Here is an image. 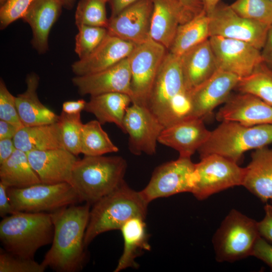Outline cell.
Returning a JSON list of instances; mask_svg holds the SVG:
<instances>
[{
	"label": "cell",
	"mask_w": 272,
	"mask_h": 272,
	"mask_svg": "<svg viewBox=\"0 0 272 272\" xmlns=\"http://www.w3.org/2000/svg\"><path fill=\"white\" fill-rule=\"evenodd\" d=\"M195 164L191 193L199 200L235 186L242 185L245 168L223 156L211 154Z\"/></svg>",
	"instance_id": "obj_9"
},
{
	"label": "cell",
	"mask_w": 272,
	"mask_h": 272,
	"mask_svg": "<svg viewBox=\"0 0 272 272\" xmlns=\"http://www.w3.org/2000/svg\"><path fill=\"white\" fill-rule=\"evenodd\" d=\"M203 5L204 10L207 15L212 13L215 9L220 0H201Z\"/></svg>",
	"instance_id": "obj_50"
},
{
	"label": "cell",
	"mask_w": 272,
	"mask_h": 272,
	"mask_svg": "<svg viewBox=\"0 0 272 272\" xmlns=\"http://www.w3.org/2000/svg\"><path fill=\"white\" fill-rule=\"evenodd\" d=\"M272 1V0H271Z\"/></svg>",
	"instance_id": "obj_54"
},
{
	"label": "cell",
	"mask_w": 272,
	"mask_h": 272,
	"mask_svg": "<svg viewBox=\"0 0 272 272\" xmlns=\"http://www.w3.org/2000/svg\"><path fill=\"white\" fill-rule=\"evenodd\" d=\"M230 6L243 18L268 26L272 24L271 0H236Z\"/></svg>",
	"instance_id": "obj_36"
},
{
	"label": "cell",
	"mask_w": 272,
	"mask_h": 272,
	"mask_svg": "<svg viewBox=\"0 0 272 272\" xmlns=\"http://www.w3.org/2000/svg\"><path fill=\"white\" fill-rule=\"evenodd\" d=\"M152 0H139L119 14L111 17L106 28L108 33L135 44L150 39L153 13Z\"/></svg>",
	"instance_id": "obj_16"
},
{
	"label": "cell",
	"mask_w": 272,
	"mask_h": 272,
	"mask_svg": "<svg viewBox=\"0 0 272 272\" xmlns=\"http://www.w3.org/2000/svg\"><path fill=\"white\" fill-rule=\"evenodd\" d=\"M240 78L218 70L207 80L189 92L191 117L204 120L213 111L224 103L235 89Z\"/></svg>",
	"instance_id": "obj_15"
},
{
	"label": "cell",
	"mask_w": 272,
	"mask_h": 272,
	"mask_svg": "<svg viewBox=\"0 0 272 272\" xmlns=\"http://www.w3.org/2000/svg\"><path fill=\"white\" fill-rule=\"evenodd\" d=\"M76 0H62L63 7L68 9H71Z\"/></svg>",
	"instance_id": "obj_51"
},
{
	"label": "cell",
	"mask_w": 272,
	"mask_h": 272,
	"mask_svg": "<svg viewBox=\"0 0 272 272\" xmlns=\"http://www.w3.org/2000/svg\"><path fill=\"white\" fill-rule=\"evenodd\" d=\"M210 37L209 18L204 11L179 26L168 51L180 56Z\"/></svg>",
	"instance_id": "obj_31"
},
{
	"label": "cell",
	"mask_w": 272,
	"mask_h": 272,
	"mask_svg": "<svg viewBox=\"0 0 272 272\" xmlns=\"http://www.w3.org/2000/svg\"><path fill=\"white\" fill-rule=\"evenodd\" d=\"M62 7V0H34L22 18L30 26L33 33L32 43L40 53L48 49V35Z\"/></svg>",
	"instance_id": "obj_24"
},
{
	"label": "cell",
	"mask_w": 272,
	"mask_h": 272,
	"mask_svg": "<svg viewBox=\"0 0 272 272\" xmlns=\"http://www.w3.org/2000/svg\"><path fill=\"white\" fill-rule=\"evenodd\" d=\"M139 0H109L111 8V17H114L122 10Z\"/></svg>",
	"instance_id": "obj_48"
},
{
	"label": "cell",
	"mask_w": 272,
	"mask_h": 272,
	"mask_svg": "<svg viewBox=\"0 0 272 272\" xmlns=\"http://www.w3.org/2000/svg\"><path fill=\"white\" fill-rule=\"evenodd\" d=\"M0 181L9 188H24L41 183L26 152L16 149L0 164Z\"/></svg>",
	"instance_id": "obj_30"
},
{
	"label": "cell",
	"mask_w": 272,
	"mask_h": 272,
	"mask_svg": "<svg viewBox=\"0 0 272 272\" xmlns=\"http://www.w3.org/2000/svg\"><path fill=\"white\" fill-rule=\"evenodd\" d=\"M149 203L140 191L131 189L124 181L93 204L85 234V247L87 248L103 233L120 230L123 224L132 218L145 219Z\"/></svg>",
	"instance_id": "obj_4"
},
{
	"label": "cell",
	"mask_w": 272,
	"mask_h": 272,
	"mask_svg": "<svg viewBox=\"0 0 272 272\" xmlns=\"http://www.w3.org/2000/svg\"><path fill=\"white\" fill-rule=\"evenodd\" d=\"M19 129L12 123L0 120V140L13 139Z\"/></svg>",
	"instance_id": "obj_47"
},
{
	"label": "cell",
	"mask_w": 272,
	"mask_h": 272,
	"mask_svg": "<svg viewBox=\"0 0 272 272\" xmlns=\"http://www.w3.org/2000/svg\"><path fill=\"white\" fill-rule=\"evenodd\" d=\"M168 51L151 38L135 45L127 57L131 73V103L147 106L154 80Z\"/></svg>",
	"instance_id": "obj_10"
},
{
	"label": "cell",
	"mask_w": 272,
	"mask_h": 272,
	"mask_svg": "<svg viewBox=\"0 0 272 272\" xmlns=\"http://www.w3.org/2000/svg\"><path fill=\"white\" fill-rule=\"evenodd\" d=\"M97 120H91L83 124L81 153L84 156H102L118 151L107 132Z\"/></svg>",
	"instance_id": "obj_32"
},
{
	"label": "cell",
	"mask_w": 272,
	"mask_h": 272,
	"mask_svg": "<svg viewBox=\"0 0 272 272\" xmlns=\"http://www.w3.org/2000/svg\"><path fill=\"white\" fill-rule=\"evenodd\" d=\"M32 168L41 183L71 184L77 156L64 149L33 151L27 153Z\"/></svg>",
	"instance_id": "obj_22"
},
{
	"label": "cell",
	"mask_w": 272,
	"mask_h": 272,
	"mask_svg": "<svg viewBox=\"0 0 272 272\" xmlns=\"http://www.w3.org/2000/svg\"><path fill=\"white\" fill-rule=\"evenodd\" d=\"M259 236L257 222L232 209L213 238L216 260L234 262L251 255Z\"/></svg>",
	"instance_id": "obj_7"
},
{
	"label": "cell",
	"mask_w": 272,
	"mask_h": 272,
	"mask_svg": "<svg viewBox=\"0 0 272 272\" xmlns=\"http://www.w3.org/2000/svg\"><path fill=\"white\" fill-rule=\"evenodd\" d=\"M242 186L264 203H272V148L254 150Z\"/></svg>",
	"instance_id": "obj_25"
},
{
	"label": "cell",
	"mask_w": 272,
	"mask_h": 272,
	"mask_svg": "<svg viewBox=\"0 0 272 272\" xmlns=\"http://www.w3.org/2000/svg\"><path fill=\"white\" fill-rule=\"evenodd\" d=\"M105 2L103 0H80L75 13V23L82 25L107 28Z\"/></svg>",
	"instance_id": "obj_35"
},
{
	"label": "cell",
	"mask_w": 272,
	"mask_h": 272,
	"mask_svg": "<svg viewBox=\"0 0 272 272\" xmlns=\"http://www.w3.org/2000/svg\"><path fill=\"white\" fill-rule=\"evenodd\" d=\"M184 7L192 11L195 15L203 12L204 8L201 0H178Z\"/></svg>",
	"instance_id": "obj_49"
},
{
	"label": "cell",
	"mask_w": 272,
	"mask_h": 272,
	"mask_svg": "<svg viewBox=\"0 0 272 272\" xmlns=\"http://www.w3.org/2000/svg\"><path fill=\"white\" fill-rule=\"evenodd\" d=\"M54 225L50 213L16 212L0 223L4 249L15 255L34 258L41 247L52 243Z\"/></svg>",
	"instance_id": "obj_5"
},
{
	"label": "cell",
	"mask_w": 272,
	"mask_h": 272,
	"mask_svg": "<svg viewBox=\"0 0 272 272\" xmlns=\"http://www.w3.org/2000/svg\"><path fill=\"white\" fill-rule=\"evenodd\" d=\"M147 106L164 127L191 117L179 56L169 51L166 53L152 87Z\"/></svg>",
	"instance_id": "obj_2"
},
{
	"label": "cell",
	"mask_w": 272,
	"mask_h": 272,
	"mask_svg": "<svg viewBox=\"0 0 272 272\" xmlns=\"http://www.w3.org/2000/svg\"><path fill=\"white\" fill-rule=\"evenodd\" d=\"M72 81L79 94L82 96L117 92L131 96V73L127 57L103 71L75 76Z\"/></svg>",
	"instance_id": "obj_17"
},
{
	"label": "cell",
	"mask_w": 272,
	"mask_h": 272,
	"mask_svg": "<svg viewBox=\"0 0 272 272\" xmlns=\"http://www.w3.org/2000/svg\"><path fill=\"white\" fill-rule=\"evenodd\" d=\"M261 54L263 62L272 70V24L268 29Z\"/></svg>",
	"instance_id": "obj_44"
},
{
	"label": "cell",
	"mask_w": 272,
	"mask_h": 272,
	"mask_svg": "<svg viewBox=\"0 0 272 272\" xmlns=\"http://www.w3.org/2000/svg\"><path fill=\"white\" fill-rule=\"evenodd\" d=\"M105 3H106L107 2H108L109 0H103Z\"/></svg>",
	"instance_id": "obj_53"
},
{
	"label": "cell",
	"mask_w": 272,
	"mask_h": 272,
	"mask_svg": "<svg viewBox=\"0 0 272 272\" xmlns=\"http://www.w3.org/2000/svg\"><path fill=\"white\" fill-rule=\"evenodd\" d=\"M7 1V0H0L1 7L3 6L6 3Z\"/></svg>",
	"instance_id": "obj_52"
},
{
	"label": "cell",
	"mask_w": 272,
	"mask_h": 272,
	"mask_svg": "<svg viewBox=\"0 0 272 272\" xmlns=\"http://www.w3.org/2000/svg\"><path fill=\"white\" fill-rule=\"evenodd\" d=\"M16 149L26 153L33 151L64 149L56 122L23 126L13 139Z\"/></svg>",
	"instance_id": "obj_29"
},
{
	"label": "cell",
	"mask_w": 272,
	"mask_h": 272,
	"mask_svg": "<svg viewBox=\"0 0 272 272\" xmlns=\"http://www.w3.org/2000/svg\"><path fill=\"white\" fill-rule=\"evenodd\" d=\"M195 164L190 158L181 157L166 162L154 171L141 194L148 202L185 192H191L194 180Z\"/></svg>",
	"instance_id": "obj_11"
},
{
	"label": "cell",
	"mask_w": 272,
	"mask_h": 272,
	"mask_svg": "<svg viewBox=\"0 0 272 272\" xmlns=\"http://www.w3.org/2000/svg\"><path fill=\"white\" fill-rule=\"evenodd\" d=\"M0 120L11 123L19 129L24 126L17 109L16 96L10 92L2 79L0 80Z\"/></svg>",
	"instance_id": "obj_39"
},
{
	"label": "cell",
	"mask_w": 272,
	"mask_h": 272,
	"mask_svg": "<svg viewBox=\"0 0 272 272\" xmlns=\"http://www.w3.org/2000/svg\"><path fill=\"white\" fill-rule=\"evenodd\" d=\"M8 193L15 212L52 213L80 202L77 193L69 183H40L21 188H8Z\"/></svg>",
	"instance_id": "obj_8"
},
{
	"label": "cell",
	"mask_w": 272,
	"mask_h": 272,
	"mask_svg": "<svg viewBox=\"0 0 272 272\" xmlns=\"http://www.w3.org/2000/svg\"><path fill=\"white\" fill-rule=\"evenodd\" d=\"M137 44L107 33L99 46L72 65L76 76L96 73L127 57Z\"/></svg>",
	"instance_id": "obj_21"
},
{
	"label": "cell",
	"mask_w": 272,
	"mask_h": 272,
	"mask_svg": "<svg viewBox=\"0 0 272 272\" xmlns=\"http://www.w3.org/2000/svg\"><path fill=\"white\" fill-rule=\"evenodd\" d=\"M265 215L259 222H257L259 235L272 244V205L265 203L264 207Z\"/></svg>",
	"instance_id": "obj_42"
},
{
	"label": "cell",
	"mask_w": 272,
	"mask_h": 272,
	"mask_svg": "<svg viewBox=\"0 0 272 272\" xmlns=\"http://www.w3.org/2000/svg\"><path fill=\"white\" fill-rule=\"evenodd\" d=\"M16 149L13 139L0 140V164L9 158Z\"/></svg>",
	"instance_id": "obj_46"
},
{
	"label": "cell",
	"mask_w": 272,
	"mask_h": 272,
	"mask_svg": "<svg viewBox=\"0 0 272 272\" xmlns=\"http://www.w3.org/2000/svg\"><path fill=\"white\" fill-rule=\"evenodd\" d=\"M46 267L34 258H28L0 250V272H43Z\"/></svg>",
	"instance_id": "obj_38"
},
{
	"label": "cell",
	"mask_w": 272,
	"mask_h": 272,
	"mask_svg": "<svg viewBox=\"0 0 272 272\" xmlns=\"http://www.w3.org/2000/svg\"><path fill=\"white\" fill-rule=\"evenodd\" d=\"M235 89L253 95L272 106V70L262 61L250 75L240 78Z\"/></svg>",
	"instance_id": "obj_33"
},
{
	"label": "cell",
	"mask_w": 272,
	"mask_h": 272,
	"mask_svg": "<svg viewBox=\"0 0 272 272\" xmlns=\"http://www.w3.org/2000/svg\"><path fill=\"white\" fill-rule=\"evenodd\" d=\"M180 58L184 84L188 93L218 70L209 39L190 48Z\"/></svg>",
	"instance_id": "obj_23"
},
{
	"label": "cell",
	"mask_w": 272,
	"mask_h": 272,
	"mask_svg": "<svg viewBox=\"0 0 272 272\" xmlns=\"http://www.w3.org/2000/svg\"><path fill=\"white\" fill-rule=\"evenodd\" d=\"M39 77L34 73L26 76V89L16 96V104L20 119L24 126L56 122L59 115L40 101L37 90Z\"/></svg>",
	"instance_id": "obj_26"
},
{
	"label": "cell",
	"mask_w": 272,
	"mask_h": 272,
	"mask_svg": "<svg viewBox=\"0 0 272 272\" xmlns=\"http://www.w3.org/2000/svg\"><path fill=\"white\" fill-rule=\"evenodd\" d=\"M145 219L140 217L132 218L126 221L120 229L124 246L114 271H120L129 267H138L135 258L140 256L143 250L150 249Z\"/></svg>",
	"instance_id": "obj_28"
},
{
	"label": "cell",
	"mask_w": 272,
	"mask_h": 272,
	"mask_svg": "<svg viewBox=\"0 0 272 272\" xmlns=\"http://www.w3.org/2000/svg\"><path fill=\"white\" fill-rule=\"evenodd\" d=\"M131 98L127 94L111 92L90 96L84 111L93 114L102 125L113 123L124 132L123 122Z\"/></svg>",
	"instance_id": "obj_27"
},
{
	"label": "cell",
	"mask_w": 272,
	"mask_h": 272,
	"mask_svg": "<svg viewBox=\"0 0 272 272\" xmlns=\"http://www.w3.org/2000/svg\"><path fill=\"white\" fill-rule=\"evenodd\" d=\"M251 255L264 262L272 270V244L260 236L255 242Z\"/></svg>",
	"instance_id": "obj_41"
},
{
	"label": "cell",
	"mask_w": 272,
	"mask_h": 272,
	"mask_svg": "<svg viewBox=\"0 0 272 272\" xmlns=\"http://www.w3.org/2000/svg\"><path fill=\"white\" fill-rule=\"evenodd\" d=\"M209 40L218 70L242 78L263 61L261 50L246 42L220 36H212Z\"/></svg>",
	"instance_id": "obj_14"
},
{
	"label": "cell",
	"mask_w": 272,
	"mask_h": 272,
	"mask_svg": "<svg viewBox=\"0 0 272 272\" xmlns=\"http://www.w3.org/2000/svg\"><path fill=\"white\" fill-rule=\"evenodd\" d=\"M8 187L0 181V216L3 218L15 212L12 207L8 193Z\"/></svg>",
	"instance_id": "obj_43"
},
{
	"label": "cell",
	"mask_w": 272,
	"mask_h": 272,
	"mask_svg": "<svg viewBox=\"0 0 272 272\" xmlns=\"http://www.w3.org/2000/svg\"><path fill=\"white\" fill-rule=\"evenodd\" d=\"M126 161L119 156H84L76 161L71 184L81 202L93 205L124 182Z\"/></svg>",
	"instance_id": "obj_3"
},
{
	"label": "cell",
	"mask_w": 272,
	"mask_h": 272,
	"mask_svg": "<svg viewBox=\"0 0 272 272\" xmlns=\"http://www.w3.org/2000/svg\"><path fill=\"white\" fill-rule=\"evenodd\" d=\"M152 2L150 38L168 50L179 26L189 21L196 15L178 0H152Z\"/></svg>",
	"instance_id": "obj_19"
},
{
	"label": "cell",
	"mask_w": 272,
	"mask_h": 272,
	"mask_svg": "<svg viewBox=\"0 0 272 272\" xmlns=\"http://www.w3.org/2000/svg\"><path fill=\"white\" fill-rule=\"evenodd\" d=\"M75 39L76 53L82 59L95 49L108 33L106 28L82 25Z\"/></svg>",
	"instance_id": "obj_37"
},
{
	"label": "cell",
	"mask_w": 272,
	"mask_h": 272,
	"mask_svg": "<svg viewBox=\"0 0 272 272\" xmlns=\"http://www.w3.org/2000/svg\"><path fill=\"white\" fill-rule=\"evenodd\" d=\"M272 143V123L247 126L222 121L198 150L200 157L216 154L238 163L243 154Z\"/></svg>",
	"instance_id": "obj_6"
},
{
	"label": "cell",
	"mask_w": 272,
	"mask_h": 272,
	"mask_svg": "<svg viewBox=\"0 0 272 272\" xmlns=\"http://www.w3.org/2000/svg\"><path fill=\"white\" fill-rule=\"evenodd\" d=\"M208 15L210 37L242 41L260 50L263 47L269 26L243 18L220 2Z\"/></svg>",
	"instance_id": "obj_12"
},
{
	"label": "cell",
	"mask_w": 272,
	"mask_h": 272,
	"mask_svg": "<svg viewBox=\"0 0 272 272\" xmlns=\"http://www.w3.org/2000/svg\"><path fill=\"white\" fill-rule=\"evenodd\" d=\"M34 0H7L1 7L0 24L4 29L16 20L22 18Z\"/></svg>",
	"instance_id": "obj_40"
},
{
	"label": "cell",
	"mask_w": 272,
	"mask_h": 272,
	"mask_svg": "<svg viewBox=\"0 0 272 272\" xmlns=\"http://www.w3.org/2000/svg\"><path fill=\"white\" fill-rule=\"evenodd\" d=\"M203 120L188 117L166 127L159 137L158 143L176 150L179 157L190 158L210 135Z\"/></svg>",
	"instance_id": "obj_20"
},
{
	"label": "cell",
	"mask_w": 272,
	"mask_h": 272,
	"mask_svg": "<svg viewBox=\"0 0 272 272\" xmlns=\"http://www.w3.org/2000/svg\"><path fill=\"white\" fill-rule=\"evenodd\" d=\"M90 205H72L53 212L54 235L52 245L42 264L57 272L81 270L87 258L84 237Z\"/></svg>",
	"instance_id": "obj_1"
},
{
	"label": "cell",
	"mask_w": 272,
	"mask_h": 272,
	"mask_svg": "<svg viewBox=\"0 0 272 272\" xmlns=\"http://www.w3.org/2000/svg\"><path fill=\"white\" fill-rule=\"evenodd\" d=\"M218 121L247 126L272 123V106L248 93H231L216 116Z\"/></svg>",
	"instance_id": "obj_18"
},
{
	"label": "cell",
	"mask_w": 272,
	"mask_h": 272,
	"mask_svg": "<svg viewBox=\"0 0 272 272\" xmlns=\"http://www.w3.org/2000/svg\"><path fill=\"white\" fill-rule=\"evenodd\" d=\"M123 126L131 153H156L159 137L165 127L147 106L131 103L126 110Z\"/></svg>",
	"instance_id": "obj_13"
},
{
	"label": "cell",
	"mask_w": 272,
	"mask_h": 272,
	"mask_svg": "<svg viewBox=\"0 0 272 272\" xmlns=\"http://www.w3.org/2000/svg\"><path fill=\"white\" fill-rule=\"evenodd\" d=\"M86 103L83 99L65 101L62 105V111L69 114L81 113L84 110Z\"/></svg>",
	"instance_id": "obj_45"
},
{
	"label": "cell",
	"mask_w": 272,
	"mask_h": 272,
	"mask_svg": "<svg viewBox=\"0 0 272 272\" xmlns=\"http://www.w3.org/2000/svg\"><path fill=\"white\" fill-rule=\"evenodd\" d=\"M63 148L76 156L81 153L83 123L81 113L69 114L62 111L57 121Z\"/></svg>",
	"instance_id": "obj_34"
}]
</instances>
